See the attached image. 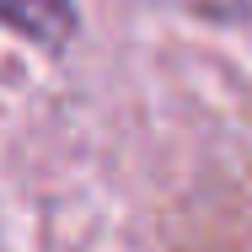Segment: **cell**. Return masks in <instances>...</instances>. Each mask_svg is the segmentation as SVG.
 Returning a JSON list of instances; mask_svg holds the SVG:
<instances>
[{
    "mask_svg": "<svg viewBox=\"0 0 252 252\" xmlns=\"http://www.w3.org/2000/svg\"><path fill=\"white\" fill-rule=\"evenodd\" d=\"M0 27H11L16 38H27V43H38V49L59 54V49L75 43L81 16H75L70 0H0Z\"/></svg>",
    "mask_w": 252,
    "mask_h": 252,
    "instance_id": "6da1fadb",
    "label": "cell"
},
{
    "mask_svg": "<svg viewBox=\"0 0 252 252\" xmlns=\"http://www.w3.org/2000/svg\"><path fill=\"white\" fill-rule=\"evenodd\" d=\"M177 5H188L204 22H247L252 16V0H177Z\"/></svg>",
    "mask_w": 252,
    "mask_h": 252,
    "instance_id": "7a4b0ae2",
    "label": "cell"
}]
</instances>
